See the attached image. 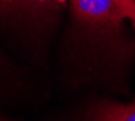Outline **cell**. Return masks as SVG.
<instances>
[{
  "mask_svg": "<svg viewBox=\"0 0 135 121\" xmlns=\"http://www.w3.org/2000/svg\"><path fill=\"white\" fill-rule=\"evenodd\" d=\"M71 9L79 21L89 24L118 28L124 18L123 11L117 0H68Z\"/></svg>",
  "mask_w": 135,
  "mask_h": 121,
  "instance_id": "1",
  "label": "cell"
},
{
  "mask_svg": "<svg viewBox=\"0 0 135 121\" xmlns=\"http://www.w3.org/2000/svg\"><path fill=\"white\" fill-rule=\"evenodd\" d=\"M67 0H0V7L6 11L28 15H46L60 10Z\"/></svg>",
  "mask_w": 135,
  "mask_h": 121,
  "instance_id": "2",
  "label": "cell"
},
{
  "mask_svg": "<svg viewBox=\"0 0 135 121\" xmlns=\"http://www.w3.org/2000/svg\"><path fill=\"white\" fill-rule=\"evenodd\" d=\"M96 121H135V99L132 103H105L98 110Z\"/></svg>",
  "mask_w": 135,
  "mask_h": 121,
  "instance_id": "3",
  "label": "cell"
},
{
  "mask_svg": "<svg viewBox=\"0 0 135 121\" xmlns=\"http://www.w3.org/2000/svg\"><path fill=\"white\" fill-rule=\"evenodd\" d=\"M117 3L126 12L127 18L130 19L135 27V0H117Z\"/></svg>",
  "mask_w": 135,
  "mask_h": 121,
  "instance_id": "4",
  "label": "cell"
},
{
  "mask_svg": "<svg viewBox=\"0 0 135 121\" xmlns=\"http://www.w3.org/2000/svg\"><path fill=\"white\" fill-rule=\"evenodd\" d=\"M0 121H3V120H1V119H0Z\"/></svg>",
  "mask_w": 135,
  "mask_h": 121,
  "instance_id": "5",
  "label": "cell"
}]
</instances>
